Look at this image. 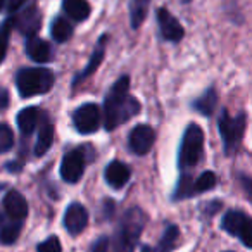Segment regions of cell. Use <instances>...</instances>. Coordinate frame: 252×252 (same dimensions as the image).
Wrapping results in <instances>:
<instances>
[{
	"instance_id": "f1b7e54d",
	"label": "cell",
	"mask_w": 252,
	"mask_h": 252,
	"mask_svg": "<svg viewBox=\"0 0 252 252\" xmlns=\"http://www.w3.org/2000/svg\"><path fill=\"white\" fill-rule=\"evenodd\" d=\"M36 251L38 252H63V247H61L59 238H57L56 235H52V237H49L47 240H43L42 244H38Z\"/></svg>"
},
{
	"instance_id": "603a6c76",
	"label": "cell",
	"mask_w": 252,
	"mask_h": 252,
	"mask_svg": "<svg viewBox=\"0 0 252 252\" xmlns=\"http://www.w3.org/2000/svg\"><path fill=\"white\" fill-rule=\"evenodd\" d=\"M216 102H218V94L214 88H209L202 97H199L193 102V109H197L199 112H202L204 116H211L216 109Z\"/></svg>"
},
{
	"instance_id": "8992f818",
	"label": "cell",
	"mask_w": 252,
	"mask_h": 252,
	"mask_svg": "<svg viewBox=\"0 0 252 252\" xmlns=\"http://www.w3.org/2000/svg\"><path fill=\"white\" fill-rule=\"evenodd\" d=\"M221 226L228 233L240 238L244 242V245L252 249V220L247 214L240 213V211H228L224 214Z\"/></svg>"
},
{
	"instance_id": "836d02e7",
	"label": "cell",
	"mask_w": 252,
	"mask_h": 252,
	"mask_svg": "<svg viewBox=\"0 0 252 252\" xmlns=\"http://www.w3.org/2000/svg\"><path fill=\"white\" fill-rule=\"evenodd\" d=\"M4 4H5V0H0V11H2V7H4Z\"/></svg>"
},
{
	"instance_id": "9a60e30c",
	"label": "cell",
	"mask_w": 252,
	"mask_h": 252,
	"mask_svg": "<svg viewBox=\"0 0 252 252\" xmlns=\"http://www.w3.org/2000/svg\"><path fill=\"white\" fill-rule=\"evenodd\" d=\"M54 142V125L47 114L40 112V130H38V140L35 145V156L42 158L49 152Z\"/></svg>"
},
{
	"instance_id": "5b68a950",
	"label": "cell",
	"mask_w": 252,
	"mask_h": 252,
	"mask_svg": "<svg viewBox=\"0 0 252 252\" xmlns=\"http://www.w3.org/2000/svg\"><path fill=\"white\" fill-rule=\"evenodd\" d=\"M245 114L238 116H230L226 111L220 116V133H221V138H223V145H224V152L226 154H233L235 151L238 149L242 142V137L245 133Z\"/></svg>"
},
{
	"instance_id": "2e32d148",
	"label": "cell",
	"mask_w": 252,
	"mask_h": 252,
	"mask_svg": "<svg viewBox=\"0 0 252 252\" xmlns=\"http://www.w3.org/2000/svg\"><path fill=\"white\" fill-rule=\"evenodd\" d=\"M26 54L35 63H49L52 59V47L45 40L38 38V36H32L26 42Z\"/></svg>"
},
{
	"instance_id": "7c38bea8",
	"label": "cell",
	"mask_w": 252,
	"mask_h": 252,
	"mask_svg": "<svg viewBox=\"0 0 252 252\" xmlns=\"http://www.w3.org/2000/svg\"><path fill=\"white\" fill-rule=\"evenodd\" d=\"M87 224H88V213L85 209V206H81L78 202L69 204L66 213H64V228L67 230V233L80 235L87 228Z\"/></svg>"
},
{
	"instance_id": "ba28073f",
	"label": "cell",
	"mask_w": 252,
	"mask_h": 252,
	"mask_svg": "<svg viewBox=\"0 0 252 252\" xmlns=\"http://www.w3.org/2000/svg\"><path fill=\"white\" fill-rule=\"evenodd\" d=\"M11 21L12 28H16L19 33L32 38V36L36 35V32L42 26V16H40V11L35 5H30L25 11L19 12L18 16H11Z\"/></svg>"
},
{
	"instance_id": "e0dca14e",
	"label": "cell",
	"mask_w": 252,
	"mask_h": 252,
	"mask_svg": "<svg viewBox=\"0 0 252 252\" xmlns=\"http://www.w3.org/2000/svg\"><path fill=\"white\" fill-rule=\"evenodd\" d=\"M105 42H107V35L100 36V40H98L97 47H95L94 54H92V57H90V63H88L87 67H85V69L81 71V73L78 74L76 78H74L73 85H78L80 81L87 80V78L92 76V74L95 73V69H97V67L100 66L102 59H104V54H105Z\"/></svg>"
},
{
	"instance_id": "4316f807",
	"label": "cell",
	"mask_w": 252,
	"mask_h": 252,
	"mask_svg": "<svg viewBox=\"0 0 252 252\" xmlns=\"http://www.w3.org/2000/svg\"><path fill=\"white\" fill-rule=\"evenodd\" d=\"M12 30V21L11 18L5 19L2 25H0V64L4 63L5 54H7V45H9V36H11Z\"/></svg>"
},
{
	"instance_id": "8fae6325",
	"label": "cell",
	"mask_w": 252,
	"mask_h": 252,
	"mask_svg": "<svg viewBox=\"0 0 252 252\" xmlns=\"http://www.w3.org/2000/svg\"><path fill=\"white\" fill-rule=\"evenodd\" d=\"M158 23L161 28V35L164 40L173 43H178L185 36V30L180 25V21L166 9H158Z\"/></svg>"
},
{
	"instance_id": "4fadbf2b",
	"label": "cell",
	"mask_w": 252,
	"mask_h": 252,
	"mask_svg": "<svg viewBox=\"0 0 252 252\" xmlns=\"http://www.w3.org/2000/svg\"><path fill=\"white\" fill-rule=\"evenodd\" d=\"M2 204H4V211L11 221L23 223L28 216V202L18 190H11V192L5 193Z\"/></svg>"
},
{
	"instance_id": "52a82bcc",
	"label": "cell",
	"mask_w": 252,
	"mask_h": 252,
	"mask_svg": "<svg viewBox=\"0 0 252 252\" xmlns=\"http://www.w3.org/2000/svg\"><path fill=\"white\" fill-rule=\"evenodd\" d=\"M102 121V112L98 105L95 104H85L78 107L73 112V125L80 133L88 135L98 130Z\"/></svg>"
},
{
	"instance_id": "7402d4cb",
	"label": "cell",
	"mask_w": 252,
	"mask_h": 252,
	"mask_svg": "<svg viewBox=\"0 0 252 252\" xmlns=\"http://www.w3.org/2000/svg\"><path fill=\"white\" fill-rule=\"evenodd\" d=\"M50 33H52V38L56 42L63 43V42H67L73 35V26L67 19L64 18H56L50 26Z\"/></svg>"
},
{
	"instance_id": "d4e9b609",
	"label": "cell",
	"mask_w": 252,
	"mask_h": 252,
	"mask_svg": "<svg viewBox=\"0 0 252 252\" xmlns=\"http://www.w3.org/2000/svg\"><path fill=\"white\" fill-rule=\"evenodd\" d=\"M195 195V190H193V182L189 175L182 176L176 185V190H175V200H180V199H189V197H193Z\"/></svg>"
},
{
	"instance_id": "30bf717a",
	"label": "cell",
	"mask_w": 252,
	"mask_h": 252,
	"mask_svg": "<svg viewBox=\"0 0 252 252\" xmlns=\"http://www.w3.org/2000/svg\"><path fill=\"white\" fill-rule=\"evenodd\" d=\"M130 149L133 154L145 156L152 149L156 140V131L152 126L149 125H137L130 133Z\"/></svg>"
},
{
	"instance_id": "ac0fdd59",
	"label": "cell",
	"mask_w": 252,
	"mask_h": 252,
	"mask_svg": "<svg viewBox=\"0 0 252 252\" xmlns=\"http://www.w3.org/2000/svg\"><path fill=\"white\" fill-rule=\"evenodd\" d=\"M178 226L175 224H168L166 226V231L162 235V238L159 240L158 245L151 247V245H144L142 247V252H171L173 249L176 247V242H178Z\"/></svg>"
},
{
	"instance_id": "484cf974",
	"label": "cell",
	"mask_w": 252,
	"mask_h": 252,
	"mask_svg": "<svg viewBox=\"0 0 252 252\" xmlns=\"http://www.w3.org/2000/svg\"><path fill=\"white\" fill-rule=\"evenodd\" d=\"M216 175H214L213 171H204L202 175L199 176V178L193 182V190L197 192H207V190L214 189L216 187Z\"/></svg>"
},
{
	"instance_id": "7a4b0ae2",
	"label": "cell",
	"mask_w": 252,
	"mask_h": 252,
	"mask_svg": "<svg viewBox=\"0 0 252 252\" xmlns=\"http://www.w3.org/2000/svg\"><path fill=\"white\" fill-rule=\"evenodd\" d=\"M145 228V214L140 207H131L125 213L114 237V252H133L142 230Z\"/></svg>"
},
{
	"instance_id": "f546056e",
	"label": "cell",
	"mask_w": 252,
	"mask_h": 252,
	"mask_svg": "<svg viewBox=\"0 0 252 252\" xmlns=\"http://www.w3.org/2000/svg\"><path fill=\"white\" fill-rule=\"evenodd\" d=\"M25 4H26V0H7L9 14H16V12H19Z\"/></svg>"
},
{
	"instance_id": "83f0119b",
	"label": "cell",
	"mask_w": 252,
	"mask_h": 252,
	"mask_svg": "<svg viewBox=\"0 0 252 252\" xmlns=\"http://www.w3.org/2000/svg\"><path fill=\"white\" fill-rule=\"evenodd\" d=\"M12 145H14V133H12L11 126L0 123V154L11 151Z\"/></svg>"
},
{
	"instance_id": "3957f363",
	"label": "cell",
	"mask_w": 252,
	"mask_h": 252,
	"mask_svg": "<svg viewBox=\"0 0 252 252\" xmlns=\"http://www.w3.org/2000/svg\"><path fill=\"white\" fill-rule=\"evenodd\" d=\"M56 76L47 67H23L16 74V87L21 97L47 94L54 87Z\"/></svg>"
},
{
	"instance_id": "44dd1931",
	"label": "cell",
	"mask_w": 252,
	"mask_h": 252,
	"mask_svg": "<svg viewBox=\"0 0 252 252\" xmlns=\"http://www.w3.org/2000/svg\"><path fill=\"white\" fill-rule=\"evenodd\" d=\"M149 5H151V0H131L130 2V21L133 30H138L142 23L145 21Z\"/></svg>"
},
{
	"instance_id": "9c48e42d",
	"label": "cell",
	"mask_w": 252,
	"mask_h": 252,
	"mask_svg": "<svg viewBox=\"0 0 252 252\" xmlns=\"http://www.w3.org/2000/svg\"><path fill=\"white\" fill-rule=\"evenodd\" d=\"M85 173V158L81 151H71L61 162V178L67 183H76Z\"/></svg>"
},
{
	"instance_id": "5bb4252c",
	"label": "cell",
	"mask_w": 252,
	"mask_h": 252,
	"mask_svg": "<svg viewBox=\"0 0 252 252\" xmlns=\"http://www.w3.org/2000/svg\"><path fill=\"white\" fill-rule=\"evenodd\" d=\"M130 176H131V169L121 161L109 162L104 171L105 182H107V185L112 187V189H123L126 183L130 182Z\"/></svg>"
},
{
	"instance_id": "1f68e13d",
	"label": "cell",
	"mask_w": 252,
	"mask_h": 252,
	"mask_svg": "<svg viewBox=\"0 0 252 252\" xmlns=\"http://www.w3.org/2000/svg\"><path fill=\"white\" fill-rule=\"evenodd\" d=\"M9 107V92L7 88L0 87V112Z\"/></svg>"
},
{
	"instance_id": "cb8c5ba5",
	"label": "cell",
	"mask_w": 252,
	"mask_h": 252,
	"mask_svg": "<svg viewBox=\"0 0 252 252\" xmlns=\"http://www.w3.org/2000/svg\"><path fill=\"white\" fill-rule=\"evenodd\" d=\"M21 224L18 221H11L9 220L7 223H4L0 226V242L5 245H11L18 240L19 233H21Z\"/></svg>"
},
{
	"instance_id": "d6a6232c",
	"label": "cell",
	"mask_w": 252,
	"mask_h": 252,
	"mask_svg": "<svg viewBox=\"0 0 252 252\" xmlns=\"http://www.w3.org/2000/svg\"><path fill=\"white\" fill-rule=\"evenodd\" d=\"M240 180H242V183H244L245 189H247V192L252 195V180H251V178H247V176H242Z\"/></svg>"
},
{
	"instance_id": "4dcf8cb0",
	"label": "cell",
	"mask_w": 252,
	"mask_h": 252,
	"mask_svg": "<svg viewBox=\"0 0 252 252\" xmlns=\"http://www.w3.org/2000/svg\"><path fill=\"white\" fill-rule=\"evenodd\" d=\"M107 247H109V240L105 237H100L94 244V247H92V252H107Z\"/></svg>"
},
{
	"instance_id": "277c9868",
	"label": "cell",
	"mask_w": 252,
	"mask_h": 252,
	"mask_svg": "<svg viewBox=\"0 0 252 252\" xmlns=\"http://www.w3.org/2000/svg\"><path fill=\"white\" fill-rule=\"evenodd\" d=\"M204 149V131L200 126L189 125V128L183 133V140L180 145V156L178 162L182 168H192L200 161Z\"/></svg>"
},
{
	"instance_id": "ffe728a7",
	"label": "cell",
	"mask_w": 252,
	"mask_h": 252,
	"mask_svg": "<svg viewBox=\"0 0 252 252\" xmlns=\"http://www.w3.org/2000/svg\"><path fill=\"white\" fill-rule=\"evenodd\" d=\"M63 9L74 21H85L92 12V7L87 0H63Z\"/></svg>"
},
{
	"instance_id": "e575fe53",
	"label": "cell",
	"mask_w": 252,
	"mask_h": 252,
	"mask_svg": "<svg viewBox=\"0 0 252 252\" xmlns=\"http://www.w3.org/2000/svg\"><path fill=\"white\" fill-rule=\"evenodd\" d=\"M182 2H185V4H189V2H192V0H182Z\"/></svg>"
},
{
	"instance_id": "6da1fadb",
	"label": "cell",
	"mask_w": 252,
	"mask_h": 252,
	"mask_svg": "<svg viewBox=\"0 0 252 252\" xmlns=\"http://www.w3.org/2000/svg\"><path fill=\"white\" fill-rule=\"evenodd\" d=\"M130 76L123 74L109 90L104 100V126L105 130H114L140 112L142 105L135 97L128 94Z\"/></svg>"
},
{
	"instance_id": "d6986e66",
	"label": "cell",
	"mask_w": 252,
	"mask_h": 252,
	"mask_svg": "<svg viewBox=\"0 0 252 252\" xmlns=\"http://www.w3.org/2000/svg\"><path fill=\"white\" fill-rule=\"evenodd\" d=\"M18 126H19V131H21L25 137L32 135L35 131V128L38 126V121H40V111L36 107H26L23 111H19L18 118Z\"/></svg>"
}]
</instances>
